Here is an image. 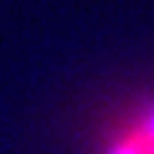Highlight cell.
Wrapping results in <instances>:
<instances>
[{
	"label": "cell",
	"instance_id": "6da1fadb",
	"mask_svg": "<svg viewBox=\"0 0 154 154\" xmlns=\"http://www.w3.org/2000/svg\"><path fill=\"white\" fill-rule=\"evenodd\" d=\"M97 154H154V97L133 103L103 135Z\"/></svg>",
	"mask_w": 154,
	"mask_h": 154
}]
</instances>
